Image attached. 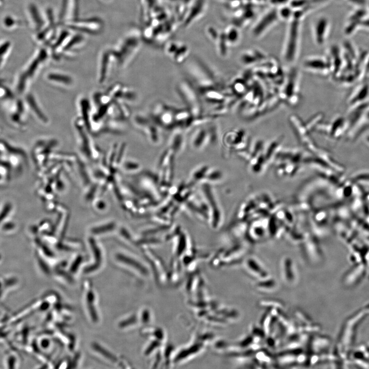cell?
<instances>
[{"label":"cell","instance_id":"1","mask_svg":"<svg viewBox=\"0 0 369 369\" xmlns=\"http://www.w3.org/2000/svg\"><path fill=\"white\" fill-rule=\"evenodd\" d=\"M278 95L281 101L291 107L298 105L300 100V74L297 68L291 69L285 75L278 90Z\"/></svg>","mask_w":369,"mask_h":369},{"label":"cell","instance_id":"2","mask_svg":"<svg viewBox=\"0 0 369 369\" xmlns=\"http://www.w3.org/2000/svg\"><path fill=\"white\" fill-rule=\"evenodd\" d=\"M176 91L193 116L203 114L200 96L192 83L189 80L182 79L176 87Z\"/></svg>","mask_w":369,"mask_h":369},{"label":"cell","instance_id":"3","mask_svg":"<svg viewBox=\"0 0 369 369\" xmlns=\"http://www.w3.org/2000/svg\"><path fill=\"white\" fill-rule=\"evenodd\" d=\"M175 109L163 102L156 101L152 105L149 115L161 129L171 131L177 128L174 117Z\"/></svg>","mask_w":369,"mask_h":369},{"label":"cell","instance_id":"4","mask_svg":"<svg viewBox=\"0 0 369 369\" xmlns=\"http://www.w3.org/2000/svg\"><path fill=\"white\" fill-rule=\"evenodd\" d=\"M219 137L218 127L215 124L207 127L200 126L195 128L191 136L190 143L192 148L200 150L210 145L216 144Z\"/></svg>","mask_w":369,"mask_h":369},{"label":"cell","instance_id":"5","mask_svg":"<svg viewBox=\"0 0 369 369\" xmlns=\"http://www.w3.org/2000/svg\"><path fill=\"white\" fill-rule=\"evenodd\" d=\"M135 126L147 137L149 141L154 146L162 141L161 129L154 121L149 115L141 113L135 114L133 117Z\"/></svg>","mask_w":369,"mask_h":369},{"label":"cell","instance_id":"6","mask_svg":"<svg viewBox=\"0 0 369 369\" xmlns=\"http://www.w3.org/2000/svg\"><path fill=\"white\" fill-rule=\"evenodd\" d=\"M288 121L299 144L309 150L317 151L316 142L302 119L297 115L292 114L289 116Z\"/></svg>","mask_w":369,"mask_h":369},{"label":"cell","instance_id":"7","mask_svg":"<svg viewBox=\"0 0 369 369\" xmlns=\"http://www.w3.org/2000/svg\"><path fill=\"white\" fill-rule=\"evenodd\" d=\"M225 148L241 151L247 148L250 144V137L244 129H235L226 132L221 138Z\"/></svg>","mask_w":369,"mask_h":369},{"label":"cell","instance_id":"8","mask_svg":"<svg viewBox=\"0 0 369 369\" xmlns=\"http://www.w3.org/2000/svg\"><path fill=\"white\" fill-rule=\"evenodd\" d=\"M302 66L306 71L321 76H326L331 72L330 63L319 57L306 58Z\"/></svg>","mask_w":369,"mask_h":369},{"label":"cell","instance_id":"9","mask_svg":"<svg viewBox=\"0 0 369 369\" xmlns=\"http://www.w3.org/2000/svg\"><path fill=\"white\" fill-rule=\"evenodd\" d=\"M298 23L295 22L292 24L289 36L288 45L284 51L283 58L285 61L289 64L294 63L297 56V35Z\"/></svg>","mask_w":369,"mask_h":369},{"label":"cell","instance_id":"10","mask_svg":"<svg viewBox=\"0 0 369 369\" xmlns=\"http://www.w3.org/2000/svg\"><path fill=\"white\" fill-rule=\"evenodd\" d=\"M184 131L180 127H177L171 131V134L168 140V148H171L175 154L180 152L186 144Z\"/></svg>","mask_w":369,"mask_h":369},{"label":"cell","instance_id":"11","mask_svg":"<svg viewBox=\"0 0 369 369\" xmlns=\"http://www.w3.org/2000/svg\"><path fill=\"white\" fill-rule=\"evenodd\" d=\"M266 56L259 51L247 53L243 54L241 57L242 63L246 66H254L259 63H262L266 59Z\"/></svg>","mask_w":369,"mask_h":369},{"label":"cell","instance_id":"12","mask_svg":"<svg viewBox=\"0 0 369 369\" xmlns=\"http://www.w3.org/2000/svg\"><path fill=\"white\" fill-rule=\"evenodd\" d=\"M276 18V12L274 11L270 12L262 18L258 25L256 26L255 30H254V33L257 35L260 34L262 32L265 30V28L268 27L270 24L275 21Z\"/></svg>","mask_w":369,"mask_h":369},{"label":"cell","instance_id":"13","mask_svg":"<svg viewBox=\"0 0 369 369\" xmlns=\"http://www.w3.org/2000/svg\"><path fill=\"white\" fill-rule=\"evenodd\" d=\"M369 94V86L367 84L362 85L355 93L350 99V104L356 105L359 103H362Z\"/></svg>","mask_w":369,"mask_h":369},{"label":"cell","instance_id":"14","mask_svg":"<svg viewBox=\"0 0 369 369\" xmlns=\"http://www.w3.org/2000/svg\"><path fill=\"white\" fill-rule=\"evenodd\" d=\"M323 117V115L321 113H317L304 122L306 127L310 133L314 132L317 126L322 122Z\"/></svg>","mask_w":369,"mask_h":369},{"label":"cell","instance_id":"15","mask_svg":"<svg viewBox=\"0 0 369 369\" xmlns=\"http://www.w3.org/2000/svg\"><path fill=\"white\" fill-rule=\"evenodd\" d=\"M49 80L54 81L55 83L65 85H70L72 84V79L70 76L63 74L52 73L47 76Z\"/></svg>","mask_w":369,"mask_h":369},{"label":"cell","instance_id":"16","mask_svg":"<svg viewBox=\"0 0 369 369\" xmlns=\"http://www.w3.org/2000/svg\"><path fill=\"white\" fill-rule=\"evenodd\" d=\"M326 22L324 19H319L315 26V36L316 40L320 43L322 42L323 34H324L326 26Z\"/></svg>","mask_w":369,"mask_h":369},{"label":"cell","instance_id":"17","mask_svg":"<svg viewBox=\"0 0 369 369\" xmlns=\"http://www.w3.org/2000/svg\"><path fill=\"white\" fill-rule=\"evenodd\" d=\"M291 14V11L287 8H284L280 11V15L284 18H288Z\"/></svg>","mask_w":369,"mask_h":369},{"label":"cell","instance_id":"18","mask_svg":"<svg viewBox=\"0 0 369 369\" xmlns=\"http://www.w3.org/2000/svg\"><path fill=\"white\" fill-rule=\"evenodd\" d=\"M364 114L366 119L369 120V109L368 110H366Z\"/></svg>","mask_w":369,"mask_h":369},{"label":"cell","instance_id":"19","mask_svg":"<svg viewBox=\"0 0 369 369\" xmlns=\"http://www.w3.org/2000/svg\"><path fill=\"white\" fill-rule=\"evenodd\" d=\"M367 141L369 143V136L367 138Z\"/></svg>","mask_w":369,"mask_h":369}]
</instances>
